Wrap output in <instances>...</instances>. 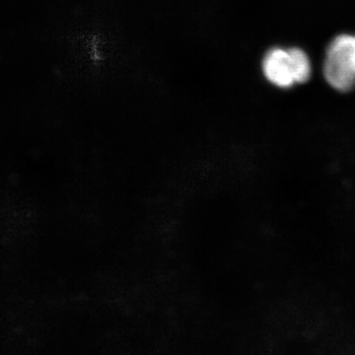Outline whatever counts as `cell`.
I'll return each instance as SVG.
<instances>
[{"label":"cell","mask_w":355,"mask_h":355,"mask_svg":"<svg viewBox=\"0 0 355 355\" xmlns=\"http://www.w3.org/2000/svg\"><path fill=\"white\" fill-rule=\"evenodd\" d=\"M324 76L338 92L355 87V36L340 34L331 40L324 55Z\"/></svg>","instance_id":"obj_1"},{"label":"cell","mask_w":355,"mask_h":355,"mask_svg":"<svg viewBox=\"0 0 355 355\" xmlns=\"http://www.w3.org/2000/svg\"><path fill=\"white\" fill-rule=\"evenodd\" d=\"M263 76L268 83L279 88H291L295 83L293 64L289 49H270L261 64Z\"/></svg>","instance_id":"obj_2"},{"label":"cell","mask_w":355,"mask_h":355,"mask_svg":"<svg viewBox=\"0 0 355 355\" xmlns=\"http://www.w3.org/2000/svg\"><path fill=\"white\" fill-rule=\"evenodd\" d=\"M293 64L295 83L303 84L309 80L312 74V64L305 51L300 48H289Z\"/></svg>","instance_id":"obj_3"}]
</instances>
